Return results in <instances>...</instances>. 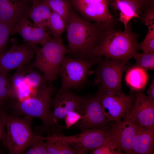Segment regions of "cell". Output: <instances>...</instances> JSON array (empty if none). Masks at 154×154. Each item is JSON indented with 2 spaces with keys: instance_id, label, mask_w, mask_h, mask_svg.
Returning a JSON list of instances; mask_svg holds the SVG:
<instances>
[{
  "instance_id": "1",
  "label": "cell",
  "mask_w": 154,
  "mask_h": 154,
  "mask_svg": "<svg viewBox=\"0 0 154 154\" xmlns=\"http://www.w3.org/2000/svg\"><path fill=\"white\" fill-rule=\"evenodd\" d=\"M113 25L91 23L72 10L66 27L68 54L75 58H96L93 56V50L106 30Z\"/></svg>"
},
{
  "instance_id": "4",
  "label": "cell",
  "mask_w": 154,
  "mask_h": 154,
  "mask_svg": "<svg viewBox=\"0 0 154 154\" xmlns=\"http://www.w3.org/2000/svg\"><path fill=\"white\" fill-rule=\"evenodd\" d=\"M55 88L51 83L39 90L34 95L22 100H10L6 106L12 114L41 119L44 123L45 130L48 132L52 125L50 118L51 97Z\"/></svg>"
},
{
  "instance_id": "25",
  "label": "cell",
  "mask_w": 154,
  "mask_h": 154,
  "mask_svg": "<svg viewBox=\"0 0 154 154\" xmlns=\"http://www.w3.org/2000/svg\"><path fill=\"white\" fill-rule=\"evenodd\" d=\"M66 26L64 19L58 14L52 11L45 29L50 35L60 38Z\"/></svg>"
},
{
  "instance_id": "22",
  "label": "cell",
  "mask_w": 154,
  "mask_h": 154,
  "mask_svg": "<svg viewBox=\"0 0 154 154\" xmlns=\"http://www.w3.org/2000/svg\"><path fill=\"white\" fill-rule=\"evenodd\" d=\"M33 2V5L28 12L27 17L35 24L45 28L52 11L42 0H36Z\"/></svg>"
},
{
  "instance_id": "20",
  "label": "cell",
  "mask_w": 154,
  "mask_h": 154,
  "mask_svg": "<svg viewBox=\"0 0 154 154\" xmlns=\"http://www.w3.org/2000/svg\"><path fill=\"white\" fill-rule=\"evenodd\" d=\"M154 151V127L138 125L133 143L132 154H153Z\"/></svg>"
},
{
  "instance_id": "37",
  "label": "cell",
  "mask_w": 154,
  "mask_h": 154,
  "mask_svg": "<svg viewBox=\"0 0 154 154\" xmlns=\"http://www.w3.org/2000/svg\"><path fill=\"white\" fill-rule=\"evenodd\" d=\"M5 107L2 106L0 104V110H5Z\"/></svg>"
},
{
  "instance_id": "14",
  "label": "cell",
  "mask_w": 154,
  "mask_h": 154,
  "mask_svg": "<svg viewBox=\"0 0 154 154\" xmlns=\"http://www.w3.org/2000/svg\"><path fill=\"white\" fill-rule=\"evenodd\" d=\"M53 106L50 112V118L52 125L58 119H64L69 112L74 111L82 115L83 109L81 96L68 89L59 91L51 101Z\"/></svg>"
},
{
  "instance_id": "18",
  "label": "cell",
  "mask_w": 154,
  "mask_h": 154,
  "mask_svg": "<svg viewBox=\"0 0 154 154\" xmlns=\"http://www.w3.org/2000/svg\"><path fill=\"white\" fill-rule=\"evenodd\" d=\"M23 0H0V22L14 27L30 8Z\"/></svg>"
},
{
  "instance_id": "16",
  "label": "cell",
  "mask_w": 154,
  "mask_h": 154,
  "mask_svg": "<svg viewBox=\"0 0 154 154\" xmlns=\"http://www.w3.org/2000/svg\"><path fill=\"white\" fill-rule=\"evenodd\" d=\"M153 3L148 0H109L108 6L114 12H119L118 20L123 24L125 30L131 19H142L145 10Z\"/></svg>"
},
{
  "instance_id": "11",
  "label": "cell",
  "mask_w": 154,
  "mask_h": 154,
  "mask_svg": "<svg viewBox=\"0 0 154 154\" xmlns=\"http://www.w3.org/2000/svg\"><path fill=\"white\" fill-rule=\"evenodd\" d=\"M11 43L10 48L0 56V71L6 75L31 61L38 47L25 43L19 45L15 38L11 39Z\"/></svg>"
},
{
  "instance_id": "26",
  "label": "cell",
  "mask_w": 154,
  "mask_h": 154,
  "mask_svg": "<svg viewBox=\"0 0 154 154\" xmlns=\"http://www.w3.org/2000/svg\"><path fill=\"white\" fill-rule=\"evenodd\" d=\"M7 76L0 71V104L5 107L11 96V85Z\"/></svg>"
},
{
  "instance_id": "13",
  "label": "cell",
  "mask_w": 154,
  "mask_h": 154,
  "mask_svg": "<svg viewBox=\"0 0 154 154\" xmlns=\"http://www.w3.org/2000/svg\"><path fill=\"white\" fill-rule=\"evenodd\" d=\"M125 119L136 125L148 128L154 127V101L143 91L136 92L133 104Z\"/></svg>"
},
{
  "instance_id": "12",
  "label": "cell",
  "mask_w": 154,
  "mask_h": 154,
  "mask_svg": "<svg viewBox=\"0 0 154 154\" xmlns=\"http://www.w3.org/2000/svg\"><path fill=\"white\" fill-rule=\"evenodd\" d=\"M83 117L77 123L82 131L105 127L109 122L103 112L99 94L81 96Z\"/></svg>"
},
{
  "instance_id": "33",
  "label": "cell",
  "mask_w": 154,
  "mask_h": 154,
  "mask_svg": "<svg viewBox=\"0 0 154 154\" xmlns=\"http://www.w3.org/2000/svg\"><path fill=\"white\" fill-rule=\"evenodd\" d=\"M141 20L147 26L154 23V3L151 4L145 10Z\"/></svg>"
},
{
  "instance_id": "8",
  "label": "cell",
  "mask_w": 154,
  "mask_h": 154,
  "mask_svg": "<svg viewBox=\"0 0 154 154\" xmlns=\"http://www.w3.org/2000/svg\"><path fill=\"white\" fill-rule=\"evenodd\" d=\"M128 62L101 57L96 68L88 74H95L94 82L100 84L99 89L116 92H122L121 84L124 72L129 67Z\"/></svg>"
},
{
  "instance_id": "24",
  "label": "cell",
  "mask_w": 154,
  "mask_h": 154,
  "mask_svg": "<svg viewBox=\"0 0 154 154\" xmlns=\"http://www.w3.org/2000/svg\"><path fill=\"white\" fill-rule=\"evenodd\" d=\"M52 11L59 15L65 21L66 25L72 10L69 0H42Z\"/></svg>"
},
{
  "instance_id": "15",
  "label": "cell",
  "mask_w": 154,
  "mask_h": 154,
  "mask_svg": "<svg viewBox=\"0 0 154 154\" xmlns=\"http://www.w3.org/2000/svg\"><path fill=\"white\" fill-rule=\"evenodd\" d=\"M109 130L110 140L118 148L127 154H132V146L138 125L127 119L113 122Z\"/></svg>"
},
{
  "instance_id": "2",
  "label": "cell",
  "mask_w": 154,
  "mask_h": 154,
  "mask_svg": "<svg viewBox=\"0 0 154 154\" xmlns=\"http://www.w3.org/2000/svg\"><path fill=\"white\" fill-rule=\"evenodd\" d=\"M139 35L132 30L130 22L124 31H118L110 27L105 33L98 45L93 52L94 57H105L128 62L138 52Z\"/></svg>"
},
{
  "instance_id": "10",
  "label": "cell",
  "mask_w": 154,
  "mask_h": 154,
  "mask_svg": "<svg viewBox=\"0 0 154 154\" xmlns=\"http://www.w3.org/2000/svg\"><path fill=\"white\" fill-rule=\"evenodd\" d=\"M109 130L105 127L85 130L79 134L72 136L53 135L72 146L75 149V153L86 154L109 140Z\"/></svg>"
},
{
  "instance_id": "35",
  "label": "cell",
  "mask_w": 154,
  "mask_h": 154,
  "mask_svg": "<svg viewBox=\"0 0 154 154\" xmlns=\"http://www.w3.org/2000/svg\"><path fill=\"white\" fill-rule=\"evenodd\" d=\"M5 124L4 119L0 115V141H2L5 135Z\"/></svg>"
},
{
  "instance_id": "19",
  "label": "cell",
  "mask_w": 154,
  "mask_h": 154,
  "mask_svg": "<svg viewBox=\"0 0 154 154\" xmlns=\"http://www.w3.org/2000/svg\"><path fill=\"white\" fill-rule=\"evenodd\" d=\"M108 3H99L75 7L86 20L102 24H114V19L110 13Z\"/></svg>"
},
{
  "instance_id": "32",
  "label": "cell",
  "mask_w": 154,
  "mask_h": 154,
  "mask_svg": "<svg viewBox=\"0 0 154 154\" xmlns=\"http://www.w3.org/2000/svg\"><path fill=\"white\" fill-rule=\"evenodd\" d=\"M83 117V115L76 111H72L69 112L64 118L66 127L67 129H69L72 125L79 122Z\"/></svg>"
},
{
  "instance_id": "27",
  "label": "cell",
  "mask_w": 154,
  "mask_h": 154,
  "mask_svg": "<svg viewBox=\"0 0 154 154\" xmlns=\"http://www.w3.org/2000/svg\"><path fill=\"white\" fill-rule=\"evenodd\" d=\"M136 62L134 66L145 70H153L154 68V53L140 54L138 52L133 56Z\"/></svg>"
},
{
  "instance_id": "31",
  "label": "cell",
  "mask_w": 154,
  "mask_h": 154,
  "mask_svg": "<svg viewBox=\"0 0 154 154\" xmlns=\"http://www.w3.org/2000/svg\"><path fill=\"white\" fill-rule=\"evenodd\" d=\"M31 147L26 152L27 154H47L48 153L44 137L38 135Z\"/></svg>"
},
{
  "instance_id": "36",
  "label": "cell",
  "mask_w": 154,
  "mask_h": 154,
  "mask_svg": "<svg viewBox=\"0 0 154 154\" xmlns=\"http://www.w3.org/2000/svg\"><path fill=\"white\" fill-rule=\"evenodd\" d=\"M147 97L151 100L154 101V81L153 79L149 89L147 90Z\"/></svg>"
},
{
  "instance_id": "38",
  "label": "cell",
  "mask_w": 154,
  "mask_h": 154,
  "mask_svg": "<svg viewBox=\"0 0 154 154\" xmlns=\"http://www.w3.org/2000/svg\"><path fill=\"white\" fill-rule=\"evenodd\" d=\"M23 0L25 2H28L29 1H32L33 2L34 1H36V0Z\"/></svg>"
},
{
  "instance_id": "3",
  "label": "cell",
  "mask_w": 154,
  "mask_h": 154,
  "mask_svg": "<svg viewBox=\"0 0 154 154\" xmlns=\"http://www.w3.org/2000/svg\"><path fill=\"white\" fill-rule=\"evenodd\" d=\"M7 131L2 143L10 154H21L30 147L38 135L32 131L33 117L24 116L22 118L10 114L6 111L0 110Z\"/></svg>"
},
{
  "instance_id": "7",
  "label": "cell",
  "mask_w": 154,
  "mask_h": 154,
  "mask_svg": "<svg viewBox=\"0 0 154 154\" xmlns=\"http://www.w3.org/2000/svg\"><path fill=\"white\" fill-rule=\"evenodd\" d=\"M100 58L88 60L65 57L59 69L58 74L62 83L59 91L78 89L87 82V75L90 68L98 63Z\"/></svg>"
},
{
  "instance_id": "21",
  "label": "cell",
  "mask_w": 154,
  "mask_h": 154,
  "mask_svg": "<svg viewBox=\"0 0 154 154\" xmlns=\"http://www.w3.org/2000/svg\"><path fill=\"white\" fill-rule=\"evenodd\" d=\"M126 70L125 82L132 92L143 91L149 78L146 70L134 65L128 67Z\"/></svg>"
},
{
  "instance_id": "30",
  "label": "cell",
  "mask_w": 154,
  "mask_h": 154,
  "mask_svg": "<svg viewBox=\"0 0 154 154\" xmlns=\"http://www.w3.org/2000/svg\"><path fill=\"white\" fill-rule=\"evenodd\" d=\"M93 154H121L122 151L117 147L110 139L92 151Z\"/></svg>"
},
{
  "instance_id": "34",
  "label": "cell",
  "mask_w": 154,
  "mask_h": 154,
  "mask_svg": "<svg viewBox=\"0 0 154 154\" xmlns=\"http://www.w3.org/2000/svg\"><path fill=\"white\" fill-rule=\"evenodd\" d=\"M73 5L75 7L99 3H108L109 0H72Z\"/></svg>"
},
{
  "instance_id": "9",
  "label": "cell",
  "mask_w": 154,
  "mask_h": 154,
  "mask_svg": "<svg viewBox=\"0 0 154 154\" xmlns=\"http://www.w3.org/2000/svg\"><path fill=\"white\" fill-rule=\"evenodd\" d=\"M98 93L104 114L109 122H118L125 119L133 104L135 94L127 95L99 89Z\"/></svg>"
},
{
  "instance_id": "5",
  "label": "cell",
  "mask_w": 154,
  "mask_h": 154,
  "mask_svg": "<svg viewBox=\"0 0 154 154\" xmlns=\"http://www.w3.org/2000/svg\"><path fill=\"white\" fill-rule=\"evenodd\" d=\"M68 52L61 37L51 36L41 48L37 49L33 66L42 72L51 83L57 79L59 67Z\"/></svg>"
},
{
  "instance_id": "29",
  "label": "cell",
  "mask_w": 154,
  "mask_h": 154,
  "mask_svg": "<svg viewBox=\"0 0 154 154\" xmlns=\"http://www.w3.org/2000/svg\"><path fill=\"white\" fill-rule=\"evenodd\" d=\"M14 27L0 22V56L5 52L9 36Z\"/></svg>"
},
{
  "instance_id": "39",
  "label": "cell",
  "mask_w": 154,
  "mask_h": 154,
  "mask_svg": "<svg viewBox=\"0 0 154 154\" xmlns=\"http://www.w3.org/2000/svg\"><path fill=\"white\" fill-rule=\"evenodd\" d=\"M148 0L151 2H154V0Z\"/></svg>"
},
{
  "instance_id": "28",
  "label": "cell",
  "mask_w": 154,
  "mask_h": 154,
  "mask_svg": "<svg viewBox=\"0 0 154 154\" xmlns=\"http://www.w3.org/2000/svg\"><path fill=\"white\" fill-rule=\"evenodd\" d=\"M147 27L148 30L143 41L139 44V49L142 50L143 53H154V23Z\"/></svg>"
},
{
  "instance_id": "6",
  "label": "cell",
  "mask_w": 154,
  "mask_h": 154,
  "mask_svg": "<svg viewBox=\"0 0 154 154\" xmlns=\"http://www.w3.org/2000/svg\"><path fill=\"white\" fill-rule=\"evenodd\" d=\"M29 62L17 70L9 79L13 99L22 100L34 95L47 86V80Z\"/></svg>"
},
{
  "instance_id": "23",
  "label": "cell",
  "mask_w": 154,
  "mask_h": 154,
  "mask_svg": "<svg viewBox=\"0 0 154 154\" xmlns=\"http://www.w3.org/2000/svg\"><path fill=\"white\" fill-rule=\"evenodd\" d=\"M48 154L75 153V149L67 143L56 138L53 135L44 137Z\"/></svg>"
},
{
  "instance_id": "17",
  "label": "cell",
  "mask_w": 154,
  "mask_h": 154,
  "mask_svg": "<svg viewBox=\"0 0 154 154\" xmlns=\"http://www.w3.org/2000/svg\"><path fill=\"white\" fill-rule=\"evenodd\" d=\"M17 33L22 38L25 43L33 47L44 44L51 37L45 28L40 27L23 17L14 27L12 34Z\"/></svg>"
}]
</instances>
